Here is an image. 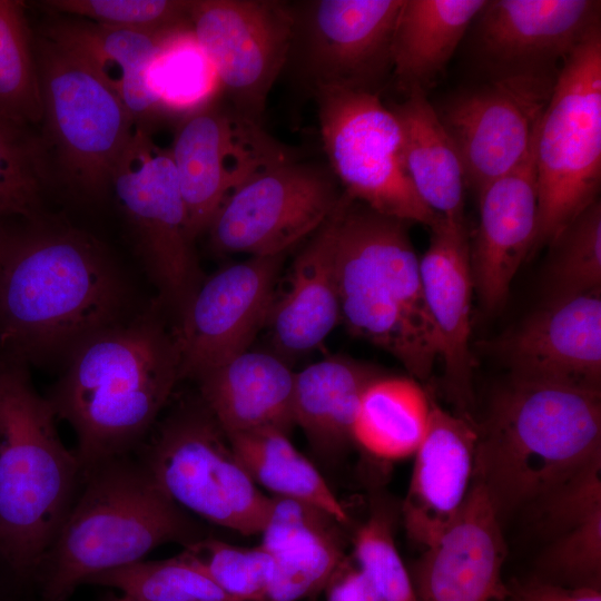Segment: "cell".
I'll return each mask as SVG.
<instances>
[{
  "mask_svg": "<svg viewBox=\"0 0 601 601\" xmlns=\"http://www.w3.org/2000/svg\"><path fill=\"white\" fill-rule=\"evenodd\" d=\"M170 31L145 32L61 18L48 23L40 36L99 77L120 98L136 124L141 125L164 115L149 89L147 70Z\"/></svg>",
  "mask_w": 601,
  "mask_h": 601,
  "instance_id": "obj_25",
  "label": "cell"
},
{
  "mask_svg": "<svg viewBox=\"0 0 601 601\" xmlns=\"http://www.w3.org/2000/svg\"><path fill=\"white\" fill-rule=\"evenodd\" d=\"M508 601H601L600 588L564 587L538 577L508 584Z\"/></svg>",
  "mask_w": 601,
  "mask_h": 601,
  "instance_id": "obj_43",
  "label": "cell"
},
{
  "mask_svg": "<svg viewBox=\"0 0 601 601\" xmlns=\"http://www.w3.org/2000/svg\"><path fill=\"white\" fill-rule=\"evenodd\" d=\"M558 72L484 79L436 111L460 155L466 188L477 197L533 149Z\"/></svg>",
  "mask_w": 601,
  "mask_h": 601,
  "instance_id": "obj_15",
  "label": "cell"
},
{
  "mask_svg": "<svg viewBox=\"0 0 601 601\" xmlns=\"http://www.w3.org/2000/svg\"><path fill=\"white\" fill-rule=\"evenodd\" d=\"M538 225L531 256L598 200L601 185V23L563 60L540 120Z\"/></svg>",
  "mask_w": 601,
  "mask_h": 601,
  "instance_id": "obj_7",
  "label": "cell"
},
{
  "mask_svg": "<svg viewBox=\"0 0 601 601\" xmlns=\"http://www.w3.org/2000/svg\"><path fill=\"white\" fill-rule=\"evenodd\" d=\"M3 234L4 233L0 229V247H1V242H2Z\"/></svg>",
  "mask_w": 601,
  "mask_h": 601,
  "instance_id": "obj_45",
  "label": "cell"
},
{
  "mask_svg": "<svg viewBox=\"0 0 601 601\" xmlns=\"http://www.w3.org/2000/svg\"><path fill=\"white\" fill-rule=\"evenodd\" d=\"M343 190L326 164L292 160L252 177L219 207L208 229L221 253L285 255L337 207Z\"/></svg>",
  "mask_w": 601,
  "mask_h": 601,
  "instance_id": "obj_14",
  "label": "cell"
},
{
  "mask_svg": "<svg viewBox=\"0 0 601 601\" xmlns=\"http://www.w3.org/2000/svg\"><path fill=\"white\" fill-rule=\"evenodd\" d=\"M250 479L275 496L313 504L341 524L347 514L317 469L289 442L287 433L274 427L226 435Z\"/></svg>",
  "mask_w": 601,
  "mask_h": 601,
  "instance_id": "obj_32",
  "label": "cell"
},
{
  "mask_svg": "<svg viewBox=\"0 0 601 601\" xmlns=\"http://www.w3.org/2000/svg\"><path fill=\"white\" fill-rule=\"evenodd\" d=\"M283 260L250 256L201 282L173 333L180 380H197L247 351L269 316Z\"/></svg>",
  "mask_w": 601,
  "mask_h": 601,
  "instance_id": "obj_17",
  "label": "cell"
},
{
  "mask_svg": "<svg viewBox=\"0 0 601 601\" xmlns=\"http://www.w3.org/2000/svg\"><path fill=\"white\" fill-rule=\"evenodd\" d=\"M341 319L417 380L431 375L439 339L407 224L343 193L332 216Z\"/></svg>",
  "mask_w": 601,
  "mask_h": 601,
  "instance_id": "obj_4",
  "label": "cell"
},
{
  "mask_svg": "<svg viewBox=\"0 0 601 601\" xmlns=\"http://www.w3.org/2000/svg\"><path fill=\"white\" fill-rule=\"evenodd\" d=\"M431 406L432 400L414 378L377 376L361 396L352 440L381 460L412 456L425 436Z\"/></svg>",
  "mask_w": 601,
  "mask_h": 601,
  "instance_id": "obj_31",
  "label": "cell"
},
{
  "mask_svg": "<svg viewBox=\"0 0 601 601\" xmlns=\"http://www.w3.org/2000/svg\"><path fill=\"white\" fill-rule=\"evenodd\" d=\"M147 82L164 115L183 117L215 99L220 90L190 26L166 35L149 63Z\"/></svg>",
  "mask_w": 601,
  "mask_h": 601,
  "instance_id": "obj_34",
  "label": "cell"
},
{
  "mask_svg": "<svg viewBox=\"0 0 601 601\" xmlns=\"http://www.w3.org/2000/svg\"><path fill=\"white\" fill-rule=\"evenodd\" d=\"M45 180L40 146L26 129L0 118V218H42Z\"/></svg>",
  "mask_w": 601,
  "mask_h": 601,
  "instance_id": "obj_37",
  "label": "cell"
},
{
  "mask_svg": "<svg viewBox=\"0 0 601 601\" xmlns=\"http://www.w3.org/2000/svg\"><path fill=\"white\" fill-rule=\"evenodd\" d=\"M295 373L277 355L245 351L200 375V398L226 435L294 424Z\"/></svg>",
  "mask_w": 601,
  "mask_h": 601,
  "instance_id": "obj_26",
  "label": "cell"
},
{
  "mask_svg": "<svg viewBox=\"0 0 601 601\" xmlns=\"http://www.w3.org/2000/svg\"><path fill=\"white\" fill-rule=\"evenodd\" d=\"M486 0H404L393 39L392 76L405 93L443 73Z\"/></svg>",
  "mask_w": 601,
  "mask_h": 601,
  "instance_id": "obj_29",
  "label": "cell"
},
{
  "mask_svg": "<svg viewBox=\"0 0 601 601\" xmlns=\"http://www.w3.org/2000/svg\"><path fill=\"white\" fill-rule=\"evenodd\" d=\"M477 432L473 481L499 518L535 506L601 459L600 390L510 377Z\"/></svg>",
  "mask_w": 601,
  "mask_h": 601,
  "instance_id": "obj_3",
  "label": "cell"
},
{
  "mask_svg": "<svg viewBox=\"0 0 601 601\" xmlns=\"http://www.w3.org/2000/svg\"><path fill=\"white\" fill-rule=\"evenodd\" d=\"M27 6L0 0V118L23 129L42 122L43 105Z\"/></svg>",
  "mask_w": 601,
  "mask_h": 601,
  "instance_id": "obj_33",
  "label": "cell"
},
{
  "mask_svg": "<svg viewBox=\"0 0 601 601\" xmlns=\"http://www.w3.org/2000/svg\"><path fill=\"white\" fill-rule=\"evenodd\" d=\"M110 185L158 288L157 303L180 316L203 279L169 148L137 125Z\"/></svg>",
  "mask_w": 601,
  "mask_h": 601,
  "instance_id": "obj_11",
  "label": "cell"
},
{
  "mask_svg": "<svg viewBox=\"0 0 601 601\" xmlns=\"http://www.w3.org/2000/svg\"><path fill=\"white\" fill-rule=\"evenodd\" d=\"M477 198L480 220L470 243V265L474 292L483 309L493 313L505 303L512 280L531 256L535 239L534 147L516 168L493 181Z\"/></svg>",
  "mask_w": 601,
  "mask_h": 601,
  "instance_id": "obj_23",
  "label": "cell"
},
{
  "mask_svg": "<svg viewBox=\"0 0 601 601\" xmlns=\"http://www.w3.org/2000/svg\"><path fill=\"white\" fill-rule=\"evenodd\" d=\"M124 601H136V600H132V599H129L127 597H124Z\"/></svg>",
  "mask_w": 601,
  "mask_h": 601,
  "instance_id": "obj_46",
  "label": "cell"
},
{
  "mask_svg": "<svg viewBox=\"0 0 601 601\" xmlns=\"http://www.w3.org/2000/svg\"><path fill=\"white\" fill-rule=\"evenodd\" d=\"M390 109L401 126L405 168L417 196L436 215L465 220L462 161L426 92L412 89Z\"/></svg>",
  "mask_w": 601,
  "mask_h": 601,
  "instance_id": "obj_28",
  "label": "cell"
},
{
  "mask_svg": "<svg viewBox=\"0 0 601 601\" xmlns=\"http://www.w3.org/2000/svg\"><path fill=\"white\" fill-rule=\"evenodd\" d=\"M354 555L372 579L382 601H417L410 571L393 539L388 521L371 516L356 532Z\"/></svg>",
  "mask_w": 601,
  "mask_h": 601,
  "instance_id": "obj_41",
  "label": "cell"
},
{
  "mask_svg": "<svg viewBox=\"0 0 601 601\" xmlns=\"http://www.w3.org/2000/svg\"><path fill=\"white\" fill-rule=\"evenodd\" d=\"M546 298L601 293V203L595 200L549 245Z\"/></svg>",
  "mask_w": 601,
  "mask_h": 601,
  "instance_id": "obj_36",
  "label": "cell"
},
{
  "mask_svg": "<svg viewBox=\"0 0 601 601\" xmlns=\"http://www.w3.org/2000/svg\"><path fill=\"white\" fill-rule=\"evenodd\" d=\"M274 572L265 601H297L325 588L344 562L339 535L318 538L272 554Z\"/></svg>",
  "mask_w": 601,
  "mask_h": 601,
  "instance_id": "obj_40",
  "label": "cell"
},
{
  "mask_svg": "<svg viewBox=\"0 0 601 601\" xmlns=\"http://www.w3.org/2000/svg\"><path fill=\"white\" fill-rule=\"evenodd\" d=\"M313 96L328 167L343 193L380 214L431 228L440 216L417 196L401 126L378 93L324 88Z\"/></svg>",
  "mask_w": 601,
  "mask_h": 601,
  "instance_id": "obj_9",
  "label": "cell"
},
{
  "mask_svg": "<svg viewBox=\"0 0 601 601\" xmlns=\"http://www.w3.org/2000/svg\"><path fill=\"white\" fill-rule=\"evenodd\" d=\"M157 308L83 343L48 397L75 431L82 472L137 447L180 380L174 335Z\"/></svg>",
  "mask_w": 601,
  "mask_h": 601,
  "instance_id": "obj_2",
  "label": "cell"
},
{
  "mask_svg": "<svg viewBox=\"0 0 601 601\" xmlns=\"http://www.w3.org/2000/svg\"><path fill=\"white\" fill-rule=\"evenodd\" d=\"M486 346L511 377L600 390L601 293L546 298Z\"/></svg>",
  "mask_w": 601,
  "mask_h": 601,
  "instance_id": "obj_19",
  "label": "cell"
},
{
  "mask_svg": "<svg viewBox=\"0 0 601 601\" xmlns=\"http://www.w3.org/2000/svg\"><path fill=\"white\" fill-rule=\"evenodd\" d=\"M377 376L373 367L345 357H329L295 373L293 418L312 446L334 455L352 440L355 413L365 387Z\"/></svg>",
  "mask_w": 601,
  "mask_h": 601,
  "instance_id": "obj_30",
  "label": "cell"
},
{
  "mask_svg": "<svg viewBox=\"0 0 601 601\" xmlns=\"http://www.w3.org/2000/svg\"><path fill=\"white\" fill-rule=\"evenodd\" d=\"M0 247V348L13 362H67L97 334L130 318L129 286L90 234L46 218Z\"/></svg>",
  "mask_w": 601,
  "mask_h": 601,
  "instance_id": "obj_1",
  "label": "cell"
},
{
  "mask_svg": "<svg viewBox=\"0 0 601 601\" xmlns=\"http://www.w3.org/2000/svg\"><path fill=\"white\" fill-rule=\"evenodd\" d=\"M46 130L67 181L96 197L110 186L136 121L91 70L51 41L35 39Z\"/></svg>",
  "mask_w": 601,
  "mask_h": 601,
  "instance_id": "obj_10",
  "label": "cell"
},
{
  "mask_svg": "<svg viewBox=\"0 0 601 601\" xmlns=\"http://www.w3.org/2000/svg\"><path fill=\"white\" fill-rule=\"evenodd\" d=\"M479 432L470 417L432 400L428 426L414 453L402 512L410 539L427 548L457 516L474 475Z\"/></svg>",
  "mask_w": 601,
  "mask_h": 601,
  "instance_id": "obj_22",
  "label": "cell"
},
{
  "mask_svg": "<svg viewBox=\"0 0 601 601\" xmlns=\"http://www.w3.org/2000/svg\"><path fill=\"white\" fill-rule=\"evenodd\" d=\"M292 3L278 0H194L190 29L229 105L262 124L292 38Z\"/></svg>",
  "mask_w": 601,
  "mask_h": 601,
  "instance_id": "obj_16",
  "label": "cell"
},
{
  "mask_svg": "<svg viewBox=\"0 0 601 601\" xmlns=\"http://www.w3.org/2000/svg\"><path fill=\"white\" fill-rule=\"evenodd\" d=\"M404 0H313L292 3L284 69L313 95L324 88L377 92L392 75L393 39ZM378 93V92H377Z\"/></svg>",
  "mask_w": 601,
  "mask_h": 601,
  "instance_id": "obj_12",
  "label": "cell"
},
{
  "mask_svg": "<svg viewBox=\"0 0 601 601\" xmlns=\"http://www.w3.org/2000/svg\"><path fill=\"white\" fill-rule=\"evenodd\" d=\"M601 460L566 480L535 506L553 536L538 560V578L564 587L600 588Z\"/></svg>",
  "mask_w": 601,
  "mask_h": 601,
  "instance_id": "obj_24",
  "label": "cell"
},
{
  "mask_svg": "<svg viewBox=\"0 0 601 601\" xmlns=\"http://www.w3.org/2000/svg\"><path fill=\"white\" fill-rule=\"evenodd\" d=\"M327 601H382L368 574L359 566H338L326 584Z\"/></svg>",
  "mask_w": 601,
  "mask_h": 601,
  "instance_id": "obj_44",
  "label": "cell"
},
{
  "mask_svg": "<svg viewBox=\"0 0 601 601\" xmlns=\"http://www.w3.org/2000/svg\"><path fill=\"white\" fill-rule=\"evenodd\" d=\"M140 460L181 509L243 535L260 534L270 497L257 489L201 398L175 410Z\"/></svg>",
  "mask_w": 601,
  "mask_h": 601,
  "instance_id": "obj_8",
  "label": "cell"
},
{
  "mask_svg": "<svg viewBox=\"0 0 601 601\" xmlns=\"http://www.w3.org/2000/svg\"><path fill=\"white\" fill-rule=\"evenodd\" d=\"M80 486L36 574L46 601H65L91 577L141 561L164 543L198 540L140 459L101 461L82 472Z\"/></svg>",
  "mask_w": 601,
  "mask_h": 601,
  "instance_id": "obj_5",
  "label": "cell"
},
{
  "mask_svg": "<svg viewBox=\"0 0 601 601\" xmlns=\"http://www.w3.org/2000/svg\"><path fill=\"white\" fill-rule=\"evenodd\" d=\"M86 583L117 589L136 601H239L183 554L137 561L98 573Z\"/></svg>",
  "mask_w": 601,
  "mask_h": 601,
  "instance_id": "obj_35",
  "label": "cell"
},
{
  "mask_svg": "<svg viewBox=\"0 0 601 601\" xmlns=\"http://www.w3.org/2000/svg\"><path fill=\"white\" fill-rule=\"evenodd\" d=\"M116 601H124V597H121L120 599L116 600Z\"/></svg>",
  "mask_w": 601,
  "mask_h": 601,
  "instance_id": "obj_47",
  "label": "cell"
},
{
  "mask_svg": "<svg viewBox=\"0 0 601 601\" xmlns=\"http://www.w3.org/2000/svg\"><path fill=\"white\" fill-rule=\"evenodd\" d=\"M599 23L597 0H486L471 24L470 51L485 79L558 72Z\"/></svg>",
  "mask_w": 601,
  "mask_h": 601,
  "instance_id": "obj_18",
  "label": "cell"
},
{
  "mask_svg": "<svg viewBox=\"0 0 601 601\" xmlns=\"http://www.w3.org/2000/svg\"><path fill=\"white\" fill-rule=\"evenodd\" d=\"M191 1L185 0H48L39 4L55 13L145 32H167L190 26Z\"/></svg>",
  "mask_w": 601,
  "mask_h": 601,
  "instance_id": "obj_39",
  "label": "cell"
},
{
  "mask_svg": "<svg viewBox=\"0 0 601 601\" xmlns=\"http://www.w3.org/2000/svg\"><path fill=\"white\" fill-rule=\"evenodd\" d=\"M337 523L313 504L274 495L260 531V545L275 554L311 540L338 535Z\"/></svg>",
  "mask_w": 601,
  "mask_h": 601,
  "instance_id": "obj_42",
  "label": "cell"
},
{
  "mask_svg": "<svg viewBox=\"0 0 601 601\" xmlns=\"http://www.w3.org/2000/svg\"><path fill=\"white\" fill-rule=\"evenodd\" d=\"M200 566L226 593L239 601H265L274 572V558L260 544L236 546L198 539L180 553Z\"/></svg>",
  "mask_w": 601,
  "mask_h": 601,
  "instance_id": "obj_38",
  "label": "cell"
},
{
  "mask_svg": "<svg viewBox=\"0 0 601 601\" xmlns=\"http://www.w3.org/2000/svg\"><path fill=\"white\" fill-rule=\"evenodd\" d=\"M169 150L194 239L244 183L302 157L262 124L215 99L183 117Z\"/></svg>",
  "mask_w": 601,
  "mask_h": 601,
  "instance_id": "obj_13",
  "label": "cell"
},
{
  "mask_svg": "<svg viewBox=\"0 0 601 601\" xmlns=\"http://www.w3.org/2000/svg\"><path fill=\"white\" fill-rule=\"evenodd\" d=\"M56 418L21 365L0 371V559L22 578L37 574L82 480Z\"/></svg>",
  "mask_w": 601,
  "mask_h": 601,
  "instance_id": "obj_6",
  "label": "cell"
},
{
  "mask_svg": "<svg viewBox=\"0 0 601 601\" xmlns=\"http://www.w3.org/2000/svg\"><path fill=\"white\" fill-rule=\"evenodd\" d=\"M428 248L420 259L425 303L439 339L445 388L460 414L467 416L474 359L471 351L472 295L470 240L465 220L439 217Z\"/></svg>",
  "mask_w": 601,
  "mask_h": 601,
  "instance_id": "obj_21",
  "label": "cell"
},
{
  "mask_svg": "<svg viewBox=\"0 0 601 601\" xmlns=\"http://www.w3.org/2000/svg\"><path fill=\"white\" fill-rule=\"evenodd\" d=\"M505 555L500 518L473 481L455 520L413 564L417 601H508Z\"/></svg>",
  "mask_w": 601,
  "mask_h": 601,
  "instance_id": "obj_20",
  "label": "cell"
},
{
  "mask_svg": "<svg viewBox=\"0 0 601 601\" xmlns=\"http://www.w3.org/2000/svg\"><path fill=\"white\" fill-rule=\"evenodd\" d=\"M331 216L297 254L289 287L267 318L273 343L284 354L317 347L341 319Z\"/></svg>",
  "mask_w": 601,
  "mask_h": 601,
  "instance_id": "obj_27",
  "label": "cell"
}]
</instances>
